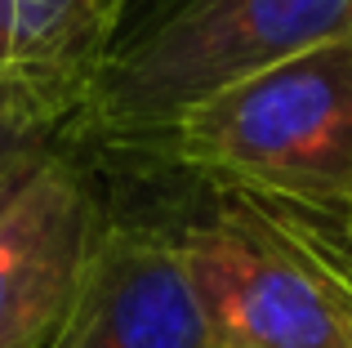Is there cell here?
Returning a JSON list of instances; mask_svg holds the SVG:
<instances>
[{
    "label": "cell",
    "mask_w": 352,
    "mask_h": 348,
    "mask_svg": "<svg viewBox=\"0 0 352 348\" xmlns=\"http://www.w3.org/2000/svg\"><path fill=\"white\" fill-rule=\"evenodd\" d=\"M98 174L112 206L170 237L214 348H352V215L170 170Z\"/></svg>",
    "instance_id": "cell-1"
},
{
    "label": "cell",
    "mask_w": 352,
    "mask_h": 348,
    "mask_svg": "<svg viewBox=\"0 0 352 348\" xmlns=\"http://www.w3.org/2000/svg\"><path fill=\"white\" fill-rule=\"evenodd\" d=\"M335 41H352V0H129L72 139L143 148L219 89Z\"/></svg>",
    "instance_id": "cell-2"
},
{
    "label": "cell",
    "mask_w": 352,
    "mask_h": 348,
    "mask_svg": "<svg viewBox=\"0 0 352 348\" xmlns=\"http://www.w3.org/2000/svg\"><path fill=\"white\" fill-rule=\"evenodd\" d=\"M89 157L352 215V41L294 54L219 89L143 148Z\"/></svg>",
    "instance_id": "cell-3"
},
{
    "label": "cell",
    "mask_w": 352,
    "mask_h": 348,
    "mask_svg": "<svg viewBox=\"0 0 352 348\" xmlns=\"http://www.w3.org/2000/svg\"><path fill=\"white\" fill-rule=\"evenodd\" d=\"M107 228V183L76 139L0 197V348H45Z\"/></svg>",
    "instance_id": "cell-4"
},
{
    "label": "cell",
    "mask_w": 352,
    "mask_h": 348,
    "mask_svg": "<svg viewBox=\"0 0 352 348\" xmlns=\"http://www.w3.org/2000/svg\"><path fill=\"white\" fill-rule=\"evenodd\" d=\"M45 348H214V340L170 237L107 201V228Z\"/></svg>",
    "instance_id": "cell-5"
},
{
    "label": "cell",
    "mask_w": 352,
    "mask_h": 348,
    "mask_svg": "<svg viewBox=\"0 0 352 348\" xmlns=\"http://www.w3.org/2000/svg\"><path fill=\"white\" fill-rule=\"evenodd\" d=\"M129 0H0V112L76 121Z\"/></svg>",
    "instance_id": "cell-6"
},
{
    "label": "cell",
    "mask_w": 352,
    "mask_h": 348,
    "mask_svg": "<svg viewBox=\"0 0 352 348\" xmlns=\"http://www.w3.org/2000/svg\"><path fill=\"white\" fill-rule=\"evenodd\" d=\"M72 134L67 121L36 112H0V197L23 179L50 148H58Z\"/></svg>",
    "instance_id": "cell-7"
}]
</instances>
